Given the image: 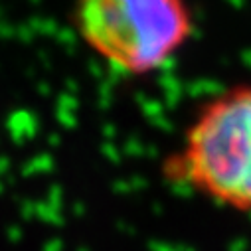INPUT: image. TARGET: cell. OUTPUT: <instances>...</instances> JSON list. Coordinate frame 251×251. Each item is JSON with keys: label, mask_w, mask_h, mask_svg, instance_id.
<instances>
[{"label": "cell", "mask_w": 251, "mask_h": 251, "mask_svg": "<svg viewBox=\"0 0 251 251\" xmlns=\"http://www.w3.org/2000/svg\"><path fill=\"white\" fill-rule=\"evenodd\" d=\"M162 172L218 206L251 214V85L202 105Z\"/></svg>", "instance_id": "1"}, {"label": "cell", "mask_w": 251, "mask_h": 251, "mask_svg": "<svg viewBox=\"0 0 251 251\" xmlns=\"http://www.w3.org/2000/svg\"><path fill=\"white\" fill-rule=\"evenodd\" d=\"M72 22L85 46L125 75L160 70L194 30L186 0H75Z\"/></svg>", "instance_id": "2"}]
</instances>
